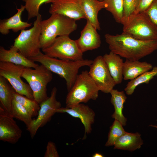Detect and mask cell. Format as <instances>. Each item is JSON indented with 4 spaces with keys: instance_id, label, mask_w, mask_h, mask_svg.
I'll return each mask as SVG.
<instances>
[{
    "instance_id": "1",
    "label": "cell",
    "mask_w": 157,
    "mask_h": 157,
    "mask_svg": "<svg viewBox=\"0 0 157 157\" xmlns=\"http://www.w3.org/2000/svg\"><path fill=\"white\" fill-rule=\"evenodd\" d=\"M104 37L110 51L129 60H139L157 50V39L141 40L123 33Z\"/></svg>"
},
{
    "instance_id": "2",
    "label": "cell",
    "mask_w": 157,
    "mask_h": 157,
    "mask_svg": "<svg viewBox=\"0 0 157 157\" xmlns=\"http://www.w3.org/2000/svg\"><path fill=\"white\" fill-rule=\"evenodd\" d=\"M29 59L40 63L52 72L65 79L68 91L73 85L79 69L85 66L90 67L93 61L84 59L76 61L61 59L49 56L41 52L37 56Z\"/></svg>"
},
{
    "instance_id": "3",
    "label": "cell",
    "mask_w": 157,
    "mask_h": 157,
    "mask_svg": "<svg viewBox=\"0 0 157 157\" xmlns=\"http://www.w3.org/2000/svg\"><path fill=\"white\" fill-rule=\"evenodd\" d=\"M40 36L42 49L50 46L58 36L69 35L77 28L76 21L63 15L53 13L42 20Z\"/></svg>"
},
{
    "instance_id": "4",
    "label": "cell",
    "mask_w": 157,
    "mask_h": 157,
    "mask_svg": "<svg viewBox=\"0 0 157 157\" xmlns=\"http://www.w3.org/2000/svg\"><path fill=\"white\" fill-rule=\"evenodd\" d=\"M121 24L124 33L141 40L157 39V26L145 12L124 17Z\"/></svg>"
},
{
    "instance_id": "5",
    "label": "cell",
    "mask_w": 157,
    "mask_h": 157,
    "mask_svg": "<svg viewBox=\"0 0 157 157\" xmlns=\"http://www.w3.org/2000/svg\"><path fill=\"white\" fill-rule=\"evenodd\" d=\"M98 88L87 70L78 74L66 99V107H71L82 103H86L98 97Z\"/></svg>"
},
{
    "instance_id": "6",
    "label": "cell",
    "mask_w": 157,
    "mask_h": 157,
    "mask_svg": "<svg viewBox=\"0 0 157 157\" xmlns=\"http://www.w3.org/2000/svg\"><path fill=\"white\" fill-rule=\"evenodd\" d=\"M22 77L28 83L34 99L39 104L49 97L47 86L52 80L53 74L45 66L41 64L33 69L24 67Z\"/></svg>"
},
{
    "instance_id": "7",
    "label": "cell",
    "mask_w": 157,
    "mask_h": 157,
    "mask_svg": "<svg viewBox=\"0 0 157 157\" xmlns=\"http://www.w3.org/2000/svg\"><path fill=\"white\" fill-rule=\"evenodd\" d=\"M41 15L36 17L33 26L28 30H22L14 40L13 45L19 52L26 58H30L38 55L41 52L40 36Z\"/></svg>"
},
{
    "instance_id": "8",
    "label": "cell",
    "mask_w": 157,
    "mask_h": 157,
    "mask_svg": "<svg viewBox=\"0 0 157 157\" xmlns=\"http://www.w3.org/2000/svg\"><path fill=\"white\" fill-rule=\"evenodd\" d=\"M47 56L61 59L79 60L83 59V53L76 40L69 35L58 36L48 47L42 49Z\"/></svg>"
},
{
    "instance_id": "9",
    "label": "cell",
    "mask_w": 157,
    "mask_h": 157,
    "mask_svg": "<svg viewBox=\"0 0 157 157\" xmlns=\"http://www.w3.org/2000/svg\"><path fill=\"white\" fill-rule=\"evenodd\" d=\"M57 91L56 87L53 88L50 96L40 104V109L37 118L33 119L30 125L26 127L32 138H34L38 129L50 121L57 110L61 107L60 102L56 99Z\"/></svg>"
},
{
    "instance_id": "10",
    "label": "cell",
    "mask_w": 157,
    "mask_h": 157,
    "mask_svg": "<svg viewBox=\"0 0 157 157\" xmlns=\"http://www.w3.org/2000/svg\"><path fill=\"white\" fill-rule=\"evenodd\" d=\"M24 67L9 62L0 61V76L7 80L16 92L34 99L29 85L21 78Z\"/></svg>"
},
{
    "instance_id": "11",
    "label": "cell",
    "mask_w": 157,
    "mask_h": 157,
    "mask_svg": "<svg viewBox=\"0 0 157 157\" xmlns=\"http://www.w3.org/2000/svg\"><path fill=\"white\" fill-rule=\"evenodd\" d=\"M90 67L89 74L99 91L110 93L116 84L111 75L103 56L97 57Z\"/></svg>"
},
{
    "instance_id": "12",
    "label": "cell",
    "mask_w": 157,
    "mask_h": 157,
    "mask_svg": "<svg viewBox=\"0 0 157 157\" xmlns=\"http://www.w3.org/2000/svg\"><path fill=\"white\" fill-rule=\"evenodd\" d=\"M22 132L14 118L0 106V140L15 144L21 137Z\"/></svg>"
},
{
    "instance_id": "13",
    "label": "cell",
    "mask_w": 157,
    "mask_h": 157,
    "mask_svg": "<svg viewBox=\"0 0 157 157\" xmlns=\"http://www.w3.org/2000/svg\"><path fill=\"white\" fill-rule=\"evenodd\" d=\"M49 12L61 14L76 21L85 19L81 0H52Z\"/></svg>"
},
{
    "instance_id": "14",
    "label": "cell",
    "mask_w": 157,
    "mask_h": 157,
    "mask_svg": "<svg viewBox=\"0 0 157 157\" xmlns=\"http://www.w3.org/2000/svg\"><path fill=\"white\" fill-rule=\"evenodd\" d=\"M57 113H66L72 117L79 118L84 127L83 138H85L86 134L91 132L92 126L94 122L95 114L88 106L80 103L70 108L61 107L57 110Z\"/></svg>"
},
{
    "instance_id": "15",
    "label": "cell",
    "mask_w": 157,
    "mask_h": 157,
    "mask_svg": "<svg viewBox=\"0 0 157 157\" xmlns=\"http://www.w3.org/2000/svg\"><path fill=\"white\" fill-rule=\"evenodd\" d=\"M97 29L87 20L86 25L81 31V35L76 40L78 45L83 53L99 48L101 40Z\"/></svg>"
},
{
    "instance_id": "16",
    "label": "cell",
    "mask_w": 157,
    "mask_h": 157,
    "mask_svg": "<svg viewBox=\"0 0 157 157\" xmlns=\"http://www.w3.org/2000/svg\"><path fill=\"white\" fill-rule=\"evenodd\" d=\"M0 61L9 62L33 68H35L39 65L22 55L14 45H12L9 50L0 46Z\"/></svg>"
},
{
    "instance_id": "17",
    "label": "cell",
    "mask_w": 157,
    "mask_h": 157,
    "mask_svg": "<svg viewBox=\"0 0 157 157\" xmlns=\"http://www.w3.org/2000/svg\"><path fill=\"white\" fill-rule=\"evenodd\" d=\"M17 13L12 17L0 20V32L2 35L8 34L10 29H12L14 32H17L20 30L25 29L32 25V23L23 22L21 19V15L25 9V6L21 5L20 8H17Z\"/></svg>"
},
{
    "instance_id": "18",
    "label": "cell",
    "mask_w": 157,
    "mask_h": 157,
    "mask_svg": "<svg viewBox=\"0 0 157 157\" xmlns=\"http://www.w3.org/2000/svg\"><path fill=\"white\" fill-rule=\"evenodd\" d=\"M81 3L85 19L89 21L97 30H100L98 13L102 9L106 8V4L105 1L98 0H81Z\"/></svg>"
},
{
    "instance_id": "19",
    "label": "cell",
    "mask_w": 157,
    "mask_h": 157,
    "mask_svg": "<svg viewBox=\"0 0 157 157\" xmlns=\"http://www.w3.org/2000/svg\"><path fill=\"white\" fill-rule=\"evenodd\" d=\"M153 67L151 64L146 62L126 59L123 65V79L133 80L143 73L151 70Z\"/></svg>"
},
{
    "instance_id": "20",
    "label": "cell",
    "mask_w": 157,
    "mask_h": 157,
    "mask_svg": "<svg viewBox=\"0 0 157 157\" xmlns=\"http://www.w3.org/2000/svg\"><path fill=\"white\" fill-rule=\"evenodd\" d=\"M103 56L111 75L116 83H121L123 79V70L124 63L121 57L111 51Z\"/></svg>"
},
{
    "instance_id": "21",
    "label": "cell",
    "mask_w": 157,
    "mask_h": 157,
    "mask_svg": "<svg viewBox=\"0 0 157 157\" xmlns=\"http://www.w3.org/2000/svg\"><path fill=\"white\" fill-rule=\"evenodd\" d=\"M143 144V141L139 133L126 132L115 142L114 149L133 151L140 149Z\"/></svg>"
},
{
    "instance_id": "22",
    "label": "cell",
    "mask_w": 157,
    "mask_h": 157,
    "mask_svg": "<svg viewBox=\"0 0 157 157\" xmlns=\"http://www.w3.org/2000/svg\"><path fill=\"white\" fill-rule=\"evenodd\" d=\"M110 102L114 107V112L112 115L115 119L119 121L123 126L126 125L127 119L122 113L124 104L127 97L124 91L113 89L110 92Z\"/></svg>"
},
{
    "instance_id": "23",
    "label": "cell",
    "mask_w": 157,
    "mask_h": 157,
    "mask_svg": "<svg viewBox=\"0 0 157 157\" xmlns=\"http://www.w3.org/2000/svg\"><path fill=\"white\" fill-rule=\"evenodd\" d=\"M15 91L7 80L0 76V106L10 115L12 111V101Z\"/></svg>"
},
{
    "instance_id": "24",
    "label": "cell",
    "mask_w": 157,
    "mask_h": 157,
    "mask_svg": "<svg viewBox=\"0 0 157 157\" xmlns=\"http://www.w3.org/2000/svg\"><path fill=\"white\" fill-rule=\"evenodd\" d=\"M156 76L157 66H155L151 70L145 72L129 82L124 89L126 94L129 95H131L137 87L142 83H148L150 80Z\"/></svg>"
},
{
    "instance_id": "25",
    "label": "cell",
    "mask_w": 157,
    "mask_h": 157,
    "mask_svg": "<svg viewBox=\"0 0 157 157\" xmlns=\"http://www.w3.org/2000/svg\"><path fill=\"white\" fill-rule=\"evenodd\" d=\"M10 115L14 118L23 122L26 125V127L30 125L33 120V117L29 112L13 98Z\"/></svg>"
},
{
    "instance_id": "26",
    "label": "cell",
    "mask_w": 157,
    "mask_h": 157,
    "mask_svg": "<svg viewBox=\"0 0 157 157\" xmlns=\"http://www.w3.org/2000/svg\"><path fill=\"white\" fill-rule=\"evenodd\" d=\"M13 99L24 107L31 114L32 117L37 116L40 109V104L34 99L17 93L15 91L13 94Z\"/></svg>"
},
{
    "instance_id": "27",
    "label": "cell",
    "mask_w": 157,
    "mask_h": 157,
    "mask_svg": "<svg viewBox=\"0 0 157 157\" xmlns=\"http://www.w3.org/2000/svg\"><path fill=\"white\" fill-rule=\"evenodd\" d=\"M106 4V9L110 12L116 22L122 23L124 17L123 0H104Z\"/></svg>"
},
{
    "instance_id": "28",
    "label": "cell",
    "mask_w": 157,
    "mask_h": 157,
    "mask_svg": "<svg viewBox=\"0 0 157 157\" xmlns=\"http://www.w3.org/2000/svg\"><path fill=\"white\" fill-rule=\"evenodd\" d=\"M123 125L119 121L115 119L110 126L108 135V139L105 146H114L116 141L126 132Z\"/></svg>"
},
{
    "instance_id": "29",
    "label": "cell",
    "mask_w": 157,
    "mask_h": 157,
    "mask_svg": "<svg viewBox=\"0 0 157 157\" xmlns=\"http://www.w3.org/2000/svg\"><path fill=\"white\" fill-rule=\"evenodd\" d=\"M25 3V9L28 15V19L36 17L40 13V6L43 3H50L52 0H22Z\"/></svg>"
},
{
    "instance_id": "30",
    "label": "cell",
    "mask_w": 157,
    "mask_h": 157,
    "mask_svg": "<svg viewBox=\"0 0 157 157\" xmlns=\"http://www.w3.org/2000/svg\"><path fill=\"white\" fill-rule=\"evenodd\" d=\"M124 17H128L134 13L136 7L138 0H123Z\"/></svg>"
},
{
    "instance_id": "31",
    "label": "cell",
    "mask_w": 157,
    "mask_h": 157,
    "mask_svg": "<svg viewBox=\"0 0 157 157\" xmlns=\"http://www.w3.org/2000/svg\"><path fill=\"white\" fill-rule=\"evenodd\" d=\"M56 144L53 142H48L44 153V157H59Z\"/></svg>"
},
{
    "instance_id": "32",
    "label": "cell",
    "mask_w": 157,
    "mask_h": 157,
    "mask_svg": "<svg viewBox=\"0 0 157 157\" xmlns=\"http://www.w3.org/2000/svg\"><path fill=\"white\" fill-rule=\"evenodd\" d=\"M157 26V0H155L145 11Z\"/></svg>"
},
{
    "instance_id": "33",
    "label": "cell",
    "mask_w": 157,
    "mask_h": 157,
    "mask_svg": "<svg viewBox=\"0 0 157 157\" xmlns=\"http://www.w3.org/2000/svg\"><path fill=\"white\" fill-rule=\"evenodd\" d=\"M155 0H138L137 5L133 13L144 12L148 8Z\"/></svg>"
},
{
    "instance_id": "34",
    "label": "cell",
    "mask_w": 157,
    "mask_h": 157,
    "mask_svg": "<svg viewBox=\"0 0 157 157\" xmlns=\"http://www.w3.org/2000/svg\"><path fill=\"white\" fill-rule=\"evenodd\" d=\"M92 157H104L101 154L96 153L94 154L92 156Z\"/></svg>"
},
{
    "instance_id": "35",
    "label": "cell",
    "mask_w": 157,
    "mask_h": 157,
    "mask_svg": "<svg viewBox=\"0 0 157 157\" xmlns=\"http://www.w3.org/2000/svg\"><path fill=\"white\" fill-rule=\"evenodd\" d=\"M149 126L157 128V125H150Z\"/></svg>"
},
{
    "instance_id": "36",
    "label": "cell",
    "mask_w": 157,
    "mask_h": 157,
    "mask_svg": "<svg viewBox=\"0 0 157 157\" xmlns=\"http://www.w3.org/2000/svg\"><path fill=\"white\" fill-rule=\"evenodd\" d=\"M99 1H104V0H98Z\"/></svg>"
}]
</instances>
